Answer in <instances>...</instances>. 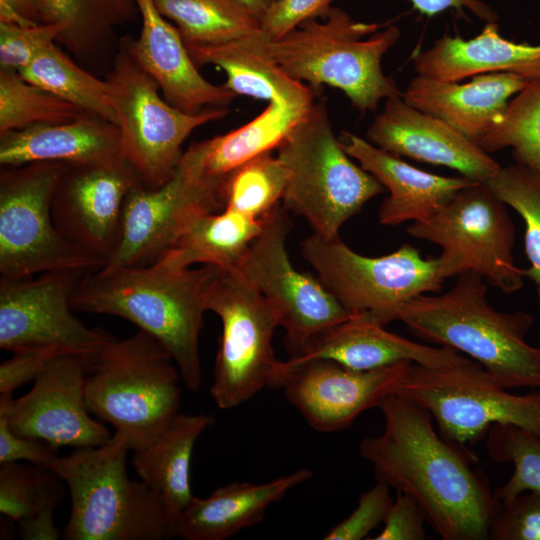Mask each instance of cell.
Wrapping results in <instances>:
<instances>
[{
    "label": "cell",
    "mask_w": 540,
    "mask_h": 540,
    "mask_svg": "<svg viewBox=\"0 0 540 540\" xmlns=\"http://www.w3.org/2000/svg\"><path fill=\"white\" fill-rule=\"evenodd\" d=\"M378 409L384 431L359 444L376 479L413 498L441 539H489L501 502L473 468L476 455L444 439L425 408L398 394L387 396Z\"/></svg>",
    "instance_id": "6da1fadb"
},
{
    "label": "cell",
    "mask_w": 540,
    "mask_h": 540,
    "mask_svg": "<svg viewBox=\"0 0 540 540\" xmlns=\"http://www.w3.org/2000/svg\"><path fill=\"white\" fill-rule=\"evenodd\" d=\"M218 267L181 268L164 259L145 266L102 267L81 276L74 311L121 317L171 354L185 386L202 381L199 338Z\"/></svg>",
    "instance_id": "7a4b0ae2"
},
{
    "label": "cell",
    "mask_w": 540,
    "mask_h": 540,
    "mask_svg": "<svg viewBox=\"0 0 540 540\" xmlns=\"http://www.w3.org/2000/svg\"><path fill=\"white\" fill-rule=\"evenodd\" d=\"M486 294L482 276L463 273L445 293L418 295L402 304L398 320L420 340L478 362L506 389H540V348L525 339L534 316L498 311Z\"/></svg>",
    "instance_id": "3957f363"
},
{
    "label": "cell",
    "mask_w": 540,
    "mask_h": 540,
    "mask_svg": "<svg viewBox=\"0 0 540 540\" xmlns=\"http://www.w3.org/2000/svg\"><path fill=\"white\" fill-rule=\"evenodd\" d=\"M400 30L389 23L357 21L331 6L319 18L302 22L278 39L265 41L268 54L289 77L312 89L341 90L361 112L375 111L382 99L402 96L381 66Z\"/></svg>",
    "instance_id": "277c9868"
},
{
    "label": "cell",
    "mask_w": 540,
    "mask_h": 540,
    "mask_svg": "<svg viewBox=\"0 0 540 540\" xmlns=\"http://www.w3.org/2000/svg\"><path fill=\"white\" fill-rule=\"evenodd\" d=\"M127 438L114 432L103 445L76 448L53 469L68 485L71 513L66 540H163L177 520L165 503L127 472Z\"/></svg>",
    "instance_id": "5b68a950"
},
{
    "label": "cell",
    "mask_w": 540,
    "mask_h": 540,
    "mask_svg": "<svg viewBox=\"0 0 540 540\" xmlns=\"http://www.w3.org/2000/svg\"><path fill=\"white\" fill-rule=\"evenodd\" d=\"M180 381L169 351L139 329L123 340L115 338L93 357L85 381L86 406L136 451L180 412Z\"/></svg>",
    "instance_id": "8992f818"
},
{
    "label": "cell",
    "mask_w": 540,
    "mask_h": 540,
    "mask_svg": "<svg viewBox=\"0 0 540 540\" xmlns=\"http://www.w3.org/2000/svg\"><path fill=\"white\" fill-rule=\"evenodd\" d=\"M276 156L287 171L282 205L326 239L339 236L350 217L385 191L342 148L323 101H314L277 147Z\"/></svg>",
    "instance_id": "52a82bcc"
},
{
    "label": "cell",
    "mask_w": 540,
    "mask_h": 540,
    "mask_svg": "<svg viewBox=\"0 0 540 540\" xmlns=\"http://www.w3.org/2000/svg\"><path fill=\"white\" fill-rule=\"evenodd\" d=\"M64 164L39 162L0 171V274L26 278L47 272L85 275L105 259L62 234L51 211Z\"/></svg>",
    "instance_id": "ba28073f"
},
{
    "label": "cell",
    "mask_w": 540,
    "mask_h": 540,
    "mask_svg": "<svg viewBox=\"0 0 540 540\" xmlns=\"http://www.w3.org/2000/svg\"><path fill=\"white\" fill-rule=\"evenodd\" d=\"M300 246L317 278L346 310L368 313L384 327L398 320L402 304L439 291L445 280L439 257L423 258L411 244L367 257L353 251L340 236L326 239L313 233Z\"/></svg>",
    "instance_id": "9c48e42d"
},
{
    "label": "cell",
    "mask_w": 540,
    "mask_h": 540,
    "mask_svg": "<svg viewBox=\"0 0 540 540\" xmlns=\"http://www.w3.org/2000/svg\"><path fill=\"white\" fill-rule=\"evenodd\" d=\"M396 394L425 408L439 434L463 450L495 424H512L540 437V389L510 393L469 357L442 368L412 363Z\"/></svg>",
    "instance_id": "30bf717a"
},
{
    "label": "cell",
    "mask_w": 540,
    "mask_h": 540,
    "mask_svg": "<svg viewBox=\"0 0 540 540\" xmlns=\"http://www.w3.org/2000/svg\"><path fill=\"white\" fill-rule=\"evenodd\" d=\"M111 85L121 156L148 188L166 183L182 158V145L198 127L226 117L227 107L196 114L172 106L159 94V86L118 42L106 77Z\"/></svg>",
    "instance_id": "8fae6325"
},
{
    "label": "cell",
    "mask_w": 540,
    "mask_h": 540,
    "mask_svg": "<svg viewBox=\"0 0 540 540\" xmlns=\"http://www.w3.org/2000/svg\"><path fill=\"white\" fill-rule=\"evenodd\" d=\"M207 309L222 322L209 389L217 406L232 409L276 388L282 360L272 338L279 319L268 301L236 269L218 268Z\"/></svg>",
    "instance_id": "7c38bea8"
},
{
    "label": "cell",
    "mask_w": 540,
    "mask_h": 540,
    "mask_svg": "<svg viewBox=\"0 0 540 540\" xmlns=\"http://www.w3.org/2000/svg\"><path fill=\"white\" fill-rule=\"evenodd\" d=\"M406 232L441 247L445 279L472 272L506 294L524 285L515 264V227L502 202L486 182L458 191L430 218L413 222Z\"/></svg>",
    "instance_id": "4fadbf2b"
},
{
    "label": "cell",
    "mask_w": 540,
    "mask_h": 540,
    "mask_svg": "<svg viewBox=\"0 0 540 540\" xmlns=\"http://www.w3.org/2000/svg\"><path fill=\"white\" fill-rule=\"evenodd\" d=\"M288 212L279 204L264 216L261 232L236 270L275 310L291 356L321 332L355 314L318 278L293 267L286 248L291 228Z\"/></svg>",
    "instance_id": "5bb4252c"
},
{
    "label": "cell",
    "mask_w": 540,
    "mask_h": 540,
    "mask_svg": "<svg viewBox=\"0 0 540 540\" xmlns=\"http://www.w3.org/2000/svg\"><path fill=\"white\" fill-rule=\"evenodd\" d=\"M226 179L204 176L184 152L173 176L160 187L136 183L124 202L117 245L103 267L145 266L159 260L194 215L223 210Z\"/></svg>",
    "instance_id": "9a60e30c"
},
{
    "label": "cell",
    "mask_w": 540,
    "mask_h": 540,
    "mask_svg": "<svg viewBox=\"0 0 540 540\" xmlns=\"http://www.w3.org/2000/svg\"><path fill=\"white\" fill-rule=\"evenodd\" d=\"M83 276L47 272L26 278H0V347L14 352L96 356L114 336L85 326L73 314L71 297Z\"/></svg>",
    "instance_id": "2e32d148"
},
{
    "label": "cell",
    "mask_w": 540,
    "mask_h": 540,
    "mask_svg": "<svg viewBox=\"0 0 540 540\" xmlns=\"http://www.w3.org/2000/svg\"><path fill=\"white\" fill-rule=\"evenodd\" d=\"M92 359L75 354L54 356L26 394L17 399L0 397V414L6 417L11 430L58 448L106 443L112 434L90 416L85 401V381Z\"/></svg>",
    "instance_id": "e0dca14e"
},
{
    "label": "cell",
    "mask_w": 540,
    "mask_h": 540,
    "mask_svg": "<svg viewBox=\"0 0 540 540\" xmlns=\"http://www.w3.org/2000/svg\"><path fill=\"white\" fill-rule=\"evenodd\" d=\"M413 362L354 370L334 361L310 360L279 373L277 388L306 422L321 433L349 428L364 411L396 394Z\"/></svg>",
    "instance_id": "ac0fdd59"
},
{
    "label": "cell",
    "mask_w": 540,
    "mask_h": 540,
    "mask_svg": "<svg viewBox=\"0 0 540 540\" xmlns=\"http://www.w3.org/2000/svg\"><path fill=\"white\" fill-rule=\"evenodd\" d=\"M139 181L123 158L64 164L51 203L56 227L106 263L119 239L126 196Z\"/></svg>",
    "instance_id": "d6986e66"
},
{
    "label": "cell",
    "mask_w": 540,
    "mask_h": 540,
    "mask_svg": "<svg viewBox=\"0 0 540 540\" xmlns=\"http://www.w3.org/2000/svg\"><path fill=\"white\" fill-rule=\"evenodd\" d=\"M366 137L386 152L448 167L478 182H487L501 168L475 142L442 119L411 106L402 96L386 99Z\"/></svg>",
    "instance_id": "ffe728a7"
},
{
    "label": "cell",
    "mask_w": 540,
    "mask_h": 540,
    "mask_svg": "<svg viewBox=\"0 0 540 540\" xmlns=\"http://www.w3.org/2000/svg\"><path fill=\"white\" fill-rule=\"evenodd\" d=\"M141 18L137 39L129 35L121 43L137 64L159 86L164 99L190 114L208 108L227 107L237 96L224 84L207 81L190 57L177 28L156 8L153 0H135Z\"/></svg>",
    "instance_id": "44dd1931"
},
{
    "label": "cell",
    "mask_w": 540,
    "mask_h": 540,
    "mask_svg": "<svg viewBox=\"0 0 540 540\" xmlns=\"http://www.w3.org/2000/svg\"><path fill=\"white\" fill-rule=\"evenodd\" d=\"M467 358L450 347H434L389 332L368 313H358L315 336L298 353L282 361L280 370L315 359L366 371L402 361L442 368Z\"/></svg>",
    "instance_id": "7402d4cb"
},
{
    "label": "cell",
    "mask_w": 540,
    "mask_h": 540,
    "mask_svg": "<svg viewBox=\"0 0 540 540\" xmlns=\"http://www.w3.org/2000/svg\"><path fill=\"white\" fill-rule=\"evenodd\" d=\"M338 139L345 152L389 191L378 211L382 225L424 221L458 191L478 182L423 171L351 132L342 131Z\"/></svg>",
    "instance_id": "603a6c76"
},
{
    "label": "cell",
    "mask_w": 540,
    "mask_h": 540,
    "mask_svg": "<svg viewBox=\"0 0 540 540\" xmlns=\"http://www.w3.org/2000/svg\"><path fill=\"white\" fill-rule=\"evenodd\" d=\"M529 82L523 76L505 72L479 74L463 84L417 75L402 92V98L447 122L478 145L500 120L510 98Z\"/></svg>",
    "instance_id": "cb8c5ba5"
},
{
    "label": "cell",
    "mask_w": 540,
    "mask_h": 540,
    "mask_svg": "<svg viewBox=\"0 0 540 540\" xmlns=\"http://www.w3.org/2000/svg\"><path fill=\"white\" fill-rule=\"evenodd\" d=\"M122 158L116 124L83 114L62 123H41L0 134V164L39 162L78 165Z\"/></svg>",
    "instance_id": "d4e9b609"
},
{
    "label": "cell",
    "mask_w": 540,
    "mask_h": 540,
    "mask_svg": "<svg viewBox=\"0 0 540 540\" xmlns=\"http://www.w3.org/2000/svg\"><path fill=\"white\" fill-rule=\"evenodd\" d=\"M417 75L458 82L485 73H513L528 80L540 78V43H516L502 37L496 22L465 40L443 36L413 58Z\"/></svg>",
    "instance_id": "484cf974"
},
{
    "label": "cell",
    "mask_w": 540,
    "mask_h": 540,
    "mask_svg": "<svg viewBox=\"0 0 540 540\" xmlns=\"http://www.w3.org/2000/svg\"><path fill=\"white\" fill-rule=\"evenodd\" d=\"M312 477L299 469L271 481L234 482L205 498L193 497L180 515L176 536L185 540H223L260 523L267 509Z\"/></svg>",
    "instance_id": "4316f807"
},
{
    "label": "cell",
    "mask_w": 540,
    "mask_h": 540,
    "mask_svg": "<svg viewBox=\"0 0 540 540\" xmlns=\"http://www.w3.org/2000/svg\"><path fill=\"white\" fill-rule=\"evenodd\" d=\"M267 39L259 30L222 44L186 47L196 66L210 64L221 68L226 74L224 85L236 95L267 102L312 104V88L281 70L266 50Z\"/></svg>",
    "instance_id": "83f0119b"
},
{
    "label": "cell",
    "mask_w": 540,
    "mask_h": 540,
    "mask_svg": "<svg viewBox=\"0 0 540 540\" xmlns=\"http://www.w3.org/2000/svg\"><path fill=\"white\" fill-rule=\"evenodd\" d=\"M214 424L212 415L179 412L169 425L145 447L133 451V467L167 506L178 522L193 494L190 466L199 436Z\"/></svg>",
    "instance_id": "f1b7e54d"
},
{
    "label": "cell",
    "mask_w": 540,
    "mask_h": 540,
    "mask_svg": "<svg viewBox=\"0 0 540 540\" xmlns=\"http://www.w3.org/2000/svg\"><path fill=\"white\" fill-rule=\"evenodd\" d=\"M312 104L272 100L250 122L225 134L193 143L187 151L203 175L226 179L245 162L277 149Z\"/></svg>",
    "instance_id": "f546056e"
},
{
    "label": "cell",
    "mask_w": 540,
    "mask_h": 540,
    "mask_svg": "<svg viewBox=\"0 0 540 540\" xmlns=\"http://www.w3.org/2000/svg\"><path fill=\"white\" fill-rule=\"evenodd\" d=\"M263 218H253L230 208L198 213L186 223L172 249L160 259L181 268L201 263L236 269L261 232Z\"/></svg>",
    "instance_id": "4dcf8cb0"
},
{
    "label": "cell",
    "mask_w": 540,
    "mask_h": 540,
    "mask_svg": "<svg viewBox=\"0 0 540 540\" xmlns=\"http://www.w3.org/2000/svg\"><path fill=\"white\" fill-rule=\"evenodd\" d=\"M42 23H65L57 44L80 60L91 61L111 48L117 28L135 23V0H38Z\"/></svg>",
    "instance_id": "1f68e13d"
},
{
    "label": "cell",
    "mask_w": 540,
    "mask_h": 540,
    "mask_svg": "<svg viewBox=\"0 0 540 540\" xmlns=\"http://www.w3.org/2000/svg\"><path fill=\"white\" fill-rule=\"evenodd\" d=\"M19 74L28 82L76 106L84 113L116 124L111 85L81 68L64 49L52 43Z\"/></svg>",
    "instance_id": "d6a6232c"
},
{
    "label": "cell",
    "mask_w": 540,
    "mask_h": 540,
    "mask_svg": "<svg viewBox=\"0 0 540 540\" xmlns=\"http://www.w3.org/2000/svg\"><path fill=\"white\" fill-rule=\"evenodd\" d=\"M153 1L185 45L222 44L260 30V20L242 0Z\"/></svg>",
    "instance_id": "836d02e7"
},
{
    "label": "cell",
    "mask_w": 540,
    "mask_h": 540,
    "mask_svg": "<svg viewBox=\"0 0 540 540\" xmlns=\"http://www.w3.org/2000/svg\"><path fill=\"white\" fill-rule=\"evenodd\" d=\"M478 145L487 153L512 148L514 160L540 170V78L531 80L507 104Z\"/></svg>",
    "instance_id": "e575fe53"
},
{
    "label": "cell",
    "mask_w": 540,
    "mask_h": 540,
    "mask_svg": "<svg viewBox=\"0 0 540 540\" xmlns=\"http://www.w3.org/2000/svg\"><path fill=\"white\" fill-rule=\"evenodd\" d=\"M85 114L76 106L0 68V134L41 123H62Z\"/></svg>",
    "instance_id": "d590c367"
},
{
    "label": "cell",
    "mask_w": 540,
    "mask_h": 540,
    "mask_svg": "<svg viewBox=\"0 0 540 540\" xmlns=\"http://www.w3.org/2000/svg\"><path fill=\"white\" fill-rule=\"evenodd\" d=\"M287 171L272 151L245 162L231 172L224 185V208L262 219L280 204Z\"/></svg>",
    "instance_id": "8d00e7d4"
},
{
    "label": "cell",
    "mask_w": 540,
    "mask_h": 540,
    "mask_svg": "<svg viewBox=\"0 0 540 540\" xmlns=\"http://www.w3.org/2000/svg\"><path fill=\"white\" fill-rule=\"evenodd\" d=\"M486 183L524 221V248L530 266L523 273L533 281L540 296V170L516 162L501 166Z\"/></svg>",
    "instance_id": "74e56055"
},
{
    "label": "cell",
    "mask_w": 540,
    "mask_h": 540,
    "mask_svg": "<svg viewBox=\"0 0 540 540\" xmlns=\"http://www.w3.org/2000/svg\"><path fill=\"white\" fill-rule=\"evenodd\" d=\"M489 457L499 463H512L509 480L494 491L500 502L525 491L540 493V437L512 424H495L485 436Z\"/></svg>",
    "instance_id": "f35d334b"
},
{
    "label": "cell",
    "mask_w": 540,
    "mask_h": 540,
    "mask_svg": "<svg viewBox=\"0 0 540 540\" xmlns=\"http://www.w3.org/2000/svg\"><path fill=\"white\" fill-rule=\"evenodd\" d=\"M43 467L17 462L1 464L0 512L19 523L31 517L41 497Z\"/></svg>",
    "instance_id": "ab89813d"
},
{
    "label": "cell",
    "mask_w": 540,
    "mask_h": 540,
    "mask_svg": "<svg viewBox=\"0 0 540 540\" xmlns=\"http://www.w3.org/2000/svg\"><path fill=\"white\" fill-rule=\"evenodd\" d=\"M66 28L61 22L34 26L0 23V68L20 71L40 51L56 43Z\"/></svg>",
    "instance_id": "60d3db41"
},
{
    "label": "cell",
    "mask_w": 540,
    "mask_h": 540,
    "mask_svg": "<svg viewBox=\"0 0 540 540\" xmlns=\"http://www.w3.org/2000/svg\"><path fill=\"white\" fill-rule=\"evenodd\" d=\"M493 540H540V493L525 491L501 502L489 530Z\"/></svg>",
    "instance_id": "b9f144b4"
},
{
    "label": "cell",
    "mask_w": 540,
    "mask_h": 540,
    "mask_svg": "<svg viewBox=\"0 0 540 540\" xmlns=\"http://www.w3.org/2000/svg\"><path fill=\"white\" fill-rule=\"evenodd\" d=\"M391 487L383 482L376 484L364 492L352 513L340 523L332 527L324 536L325 540H361L368 538L369 533L384 522L393 502Z\"/></svg>",
    "instance_id": "7bdbcfd3"
},
{
    "label": "cell",
    "mask_w": 540,
    "mask_h": 540,
    "mask_svg": "<svg viewBox=\"0 0 540 540\" xmlns=\"http://www.w3.org/2000/svg\"><path fill=\"white\" fill-rule=\"evenodd\" d=\"M334 0H277L260 20V30L275 40L302 22L322 17Z\"/></svg>",
    "instance_id": "ee69618b"
},
{
    "label": "cell",
    "mask_w": 540,
    "mask_h": 540,
    "mask_svg": "<svg viewBox=\"0 0 540 540\" xmlns=\"http://www.w3.org/2000/svg\"><path fill=\"white\" fill-rule=\"evenodd\" d=\"M60 477L53 471L42 469V490L39 505L34 514L18 523L21 539L56 540L59 531L54 524V511L63 498Z\"/></svg>",
    "instance_id": "f6af8a7d"
},
{
    "label": "cell",
    "mask_w": 540,
    "mask_h": 540,
    "mask_svg": "<svg viewBox=\"0 0 540 540\" xmlns=\"http://www.w3.org/2000/svg\"><path fill=\"white\" fill-rule=\"evenodd\" d=\"M61 456L58 447L41 439L21 436L9 427L0 414V463L25 460L31 464L53 471Z\"/></svg>",
    "instance_id": "bcb514c9"
},
{
    "label": "cell",
    "mask_w": 540,
    "mask_h": 540,
    "mask_svg": "<svg viewBox=\"0 0 540 540\" xmlns=\"http://www.w3.org/2000/svg\"><path fill=\"white\" fill-rule=\"evenodd\" d=\"M384 527L373 540H423L425 539L426 517L409 495L396 491V497L384 519Z\"/></svg>",
    "instance_id": "7dc6e473"
},
{
    "label": "cell",
    "mask_w": 540,
    "mask_h": 540,
    "mask_svg": "<svg viewBox=\"0 0 540 540\" xmlns=\"http://www.w3.org/2000/svg\"><path fill=\"white\" fill-rule=\"evenodd\" d=\"M57 355L47 351L14 352L0 365V397L12 396L15 389L34 380L48 361Z\"/></svg>",
    "instance_id": "c3c4849f"
},
{
    "label": "cell",
    "mask_w": 540,
    "mask_h": 540,
    "mask_svg": "<svg viewBox=\"0 0 540 540\" xmlns=\"http://www.w3.org/2000/svg\"><path fill=\"white\" fill-rule=\"evenodd\" d=\"M420 14L432 17L447 9H467L477 18L487 22H497L498 15L490 5L481 0H409Z\"/></svg>",
    "instance_id": "681fc988"
},
{
    "label": "cell",
    "mask_w": 540,
    "mask_h": 540,
    "mask_svg": "<svg viewBox=\"0 0 540 540\" xmlns=\"http://www.w3.org/2000/svg\"><path fill=\"white\" fill-rule=\"evenodd\" d=\"M0 23L18 26L42 24L38 0H0Z\"/></svg>",
    "instance_id": "f907efd6"
},
{
    "label": "cell",
    "mask_w": 540,
    "mask_h": 540,
    "mask_svg": "<svg viewBox=\"0 0 540 540\" xmlns=\"http://www.w3.org/2000/svg\"><path fill=\"white\" fill-rule=\"evenodd\" d=\"M254 13V15L261 20L267 10L277 1V0H242Z\"/></svg>",
    "instance_id": "816d5d0a"
}]
</instances>
